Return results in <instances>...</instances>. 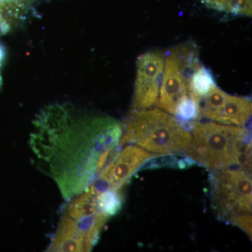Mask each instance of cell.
<instances>
[{"label": "cell", "mask_w": 252, "mask_h": 252, "mask_svg": "<svg viewBox=\"0 0 252 252\" xmlns=\"http://www.w3.org/2000/svg\"><path fill=\"white\" fill-rule=\"evenodd\" d=\"M200 65L198 50L193 44L187 43L172 49L165 61L158 107L175 116L179 104L190 96L189 79Z\"/></svg>", "instance_id": "8992f818"}, {"label": "cell", "mask_w": 252, "mask_h": 252, "mask_svg": "<svg viewBox=\"0 0 252 252\" xmlns=\"http://www.w3.org/2000/svg\"><path fill=\"white\" fill-rule=\"evenodd\" d=\"M252 170L230 167L212 172L210 177L212 206L220 220L232 223L251 216Z\"/></svg>", "instance_id": "5b68a950"}, {"label": "cell", "mask_w": 252, "mask_h": 252, "mask_svg": "<svg viewBox=\"0 0 252 252\" xmlns=\"http://www.w3.org/2000/svg\"><path fill=\"white\" fill-rule=\"evenodd\" d=\"M191 142V133L178 119L161 109H147L126 121L120 146L134 144L157 156H188Z\"/></svg>", "instance_id": "3957f363"}, {"label": "cell", "mask_w": 252, "mask_h": 252, "mask_svg": "<svg viewBox=\"0 0 252 252\" xmlns=\"http://www.w3.org/2000/svg\"><path fill=\"white\" fill-rule=\"evenodd\" d=\"M122 134L120 123L112 118L55 104L36 117L30 147L68 202L97 180L117 155Z\"/></svg>", "instance_id": "6da1fadb"}, {"label": "cell", "mask_w": 252, "mask_h": 252, "mask_svg": "<svg viewBox=\"0 0 252 252\" xmlns=\"http://www.w3.org/2000/svg\"><path fill=\"white\" fill-rule=\"evenodd\" d=\"M48 252H90L109 217L99 206L94 189L69 200Z\"/></svg>", "instance_id": "277c9868"}, {"label": "cell", "mask_w": 252, "mask_h": 252, "mask_svg": "<svg viewBox=\"0 0 252 252\" xmlns=\"http://www.w3.org/2000/svg\"><path fill=\"white\" fill-rule=\"evenodd\" d=\"M191 147L188 157L212 171L230 167L252 170L250 131L242 126L192 122Z\"/></svg>", "instance_id": "7a4b0ae2"}, {"label": "cell", "mask_w": 252, "mask_h": 252, "mask_svg": "<svg viewBox=\"0 0 252 252\" xmlns=\"http://www.w3.org/2000/svg\"><path fill=\"white\" fill-rule=\"evenodd\" d=\"M215 86L216 82L210 69L200 65L194 71L189 79V95L199 104L200 99L206 95Z\"/></svg>", "instance_id": "30bf717a"}, {"label": "cell", "mask_w": 252, "mask_h": 252, "mask_svg": "<svg viewBox=\"0 0 252 252\" xmlns=\"http://www.w3.org/2000/svg\"><path fill=\"white\" fill-rule=\"evenodd\" d=\"M163 66L164 58L160 52L145 53L137 59L133 97V107L136 111L149 109L157 104Z\"/></svg>", "instance_id": "9c48e42d"}, {"label": "cell", "mask_w": 252, "mask_h": 252, "mask_svg": "<svg viewBox=\"0 0 252 252\" xmlns=\"http://www.w3.org/2000/svg\"><path fill=\"white\" fill-rule=\"evenodd\" d=\"M11 28V24L8 21L3 11L2 6L0 3V36L6 34Z\"/></svg>", "instance_id": "4fadbf2b"}, {"label": "cell", "mask_w": 252, "mask_h": 252, "mask_svg": "<svg viewBox=\"0 0 252 252\" xmlns=\"http://www.w3.org/2000/svg\"><path fill=\"white\" fill-rule=\"evenodd\" d=\"M14 1V0H0V2H8V1Z\"/></svg>", "instance_id": "9a60e30c"}, {"label": "cell", "mask_w": 252, "mask_h": 252, "mask_svg": "<svg viewBox=\"0 0 252 252\" xmlns=\"http://www.w3.org/2000/svg\"><path fill=\"white\" fill-rule=\"evenodd\" d=\"M176 117L184 122H191L198 119L199 104L196 100L189 96L179 104Z\"/></svg>", "instance_id": "7c38bea8"}, {"label": "cell", "mask_w": 252, "mask_h": 252, "mask_svg": "<svg viewBox=\"0 0 252 252\" xmlns=\"http://www.w3.org/2000/svg\"><path fill=\"white\" fill-rule=\"evenodd\" d=\"M5 58V50L4 47L0 44V68L1 67V64H2L3 61ZM1 73H0V86H1Z\"/></svg>", "instance_id": "5bb4252c"}, {"label": "cell", "mask_w": 252, "mask_h": 252, "mask_svg": "<svg viewBox=\"0 0 252 252\" xmlns=\"http://www.w3.org/2000/svg\"><path fill=\"white\" fill-rule=\"evenodd\" d=\"M157 157L134 144H126L109 162L97 180L91 187L97 191L120 190L137 170L149 160Z\"/></svg>", "instance_id": "ba28073f"}, {"label": "cell", "mask_w": 252, "mask_h": 252, "mask_svg": "<svg viewBox=\"0 0 252 252\" xmlns=\"http://www.w3.org/2000/svg\"><path fill=\"white\" fill-rule=\"evenodd\" d=\"M249 97L230 95L215 86L199 102V118L225 125L243 126L252 117Z\"/></svg>", "instance_id": "52a82bcc"}, {"label": "cell", "mask_w": 252, "mask_h": 252, "mask_svg": "<svg viewBox=\"0 0 252 252\" xmlns=\"http://www.w3.org/2000/svg\"><path fill=\"white\" fill-rule=\"evenodd\" d=\"M211 9L238 16H251L252 0H202Z\"/></svg>", "instance_id": "8fae6325"}]
</instances>
